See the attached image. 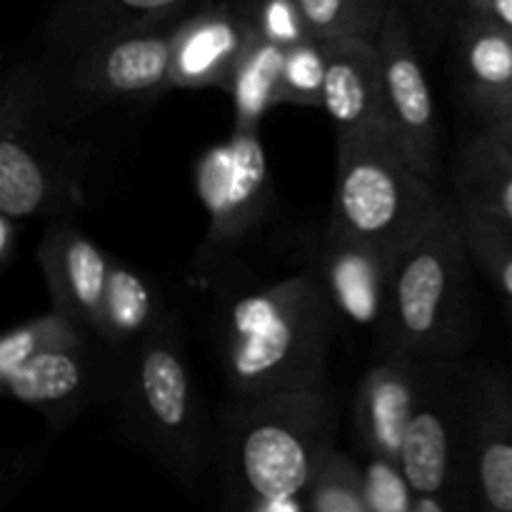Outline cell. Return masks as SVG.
<instances>
[{
	"instance_id": "cell-13",
	"label": "cell",
	"mask_w": 512,
	"mask_h": 512,
	"mask_svg": "<svg viewBox=\"0 0 512 512\" xmlns=\"http://www.w3.org/2000/svg\"><path fill=\"white\" fill-rule=\"evenodd\" d=\"M38 265L50 303L85 333L98 335L113 258L68 220H55L38 245Z\"/></svg>"
},
{
	"instance_id": "cell-11",
	"label": "cell",
	"mask_w": 512,
	"mask_h": 512,
	"mask_svg": "<svg viewBox=\"0 0 512 512\" xmlns=\"http://www.w3.org/2000/svg\"><path fill=\"white\" fill-rule=\"evenodd\" d=\"M173 30L168 23L103 40L68 60V90L90 105L140 100L170 90Z\"/></svg>"
},
{
	"instance_id": "cell-10",
	"label": "cell",
	"mask_w": 512,
	"mask_h": 512,
	"mask_svg": "<svg viewBox=\"0 0 512 512\" xmlns=\"http://www.w3.org/2000/svg\"><path fill=\"white\" fill-rule=\"evenodd\" d=\"M113 355L120 353L93 335L85 343L45 350L0 385L5 395L35 408L55 430H63L100 403L113 385H120L123 363L113 365Z\"/></svg>"
},
{
	"instance_id": "cell-7",
	"label": "cell",
	"mask_w": 512,
	"mask_h": 512,
	"mask_svg": "<svg viewBox=\"0 0 512 512\" xmlns=\"http://www.w3.org/2000/svg\"><path fill=\"white\" fill-rule=\"evenodd\" d=\"M400 463L415 490V512L460 510L473 495L468 393L460 358L420 360L418 395Z\"/></svg>"
},
{
	"instance_id": "cell-8",
	"label": "cell",
	"mask_w": 512,
	"mask_h": 512,
	"mask_svg": "<svg viewBox=\"0 0 512 512\" xmlns=\"http://www.w3.org/2000/svg\"><path fill=\"white\" fill-rule=\"evenodd\" d=\"M193 178L195 193L208 213V248L223 250L243 243L268 218L273 183L260 128L235 125L228 140L200 155Z\"/></svg>"
},
{
	"instance_id": "cell-19",
	"label": "cell",
	"mask_w": 512,
	"mask_h": 512,
	"mask_svg": "<svg viewBox=\"0 0 512 512\" xmlns=\"http://www.w3.org/2000/svg\"><path fill=\"white\" fill-rule=\"evenodd\" d=\"M458 208L512 230V150L483 130L465 145L455 170Z\"/></svg>"
},
{
	"instance_id": "cell-32",
	"label": "cell",
	"mask_w": 512,
	"mask_h": 512,
	"mask_svg": "<svg viewBox=\"0 0 512 512\" xmlns=\"http://www.w3.org/2000/svg\"><path fill=\"white\" fill-rule=\"evenodd\" d=\"M20 238V218L0 210V265L8 268L15 255V245Z\"/></svg>"
},
{
	"instance_id": "cell-27",
	"label": "cell",
	"mask_w": 512,
	"mask_h": 512,
	"mask_svg": "<svg viewBox=\"0 0 512 512\" xmlns=\"http://www.w3.org/2000/svg\"><path fill=\"white\" fill-rule=\"evenodd\" d=\"M360 480L368 512H415V490L400 460L358 450Z\"/></svg>"
},
{
	"instance_id": "cell-18",
	"label": "cell",
	"mask_w": 512,
	"mask_h": 512,
	"mask_svg": "<svg viewBox=\"0 0 512 512\" xmlns=\"http://www.w3.org/2000/svg\"><path fill=\"white\" fill-rule=\"evenodd\" d=\"M190 0H58L45 20V45L68 63L83 50L138 30L158 28Z\"/></svg>"
},
{
	"instance_id": "cell-12",
	"label": "cell",
	"mask_w": 512,
	"mask_h": 512,
	"mask_svg": "<svg viewBox=\"0 0 512 512\" xmlns=\"http://www.w3.org/2000/svg\"><path fill=\"white\" fill-rule=\"evenodd\" d=\"M473 498L512 512V378L485 363L465 365Z\"/></svg>"
},
{
	"instance_id": "cell-26",
	"label": "cell",
	"mask_w": 512,
	"mask_h": 512,
	"mask_svg": "<svg viewBox=\"0 0 512 512\" xmlns=\"http://www.w3.org/2000/svg\"><path fill=\"white\" fill-rule=\"evenodd\" d=\"M458 210L475 265L483 268L512 308V230L473 210Z\"/></svg>"
},
{
	"instance_id": "cell-25",
	"label": "cell",
	"mask_w": 512,
	"mask_h": 512,
	"mask_svg": "<svg viewBox=\"0 0 512 512\" xmlns=\"http://www.w3.org/2000/svg\"><path fill=\"white\" fill-rule=\"evenodd\" d=\"M303 503L308 512H368L358 458L333 445L315 465Z\"/></svg>"
},
{
	"instance_id": "cell-16",
	"label": "cell",
	"mask_w": 512,
	"mask_h": 512,
	"mask_svg": "<svg viewBox=\"0 0 512 512\" xmlns=\"http://www.w3.org/2000/svg\"><path fill=\"white\" fill-rule=\"evenodd\" d=\"M325 45L323 110L338 133H390L378 45L360 38Z\"/></svg>"
},
{
	"instance_id": "cell-4",
	"label": "cell",
	"mask_w": 512,
	"mask_h": 512,
	"mask_svg": "<svg viewBox=\"0 0 512 512\" xmlns=\"http://www.w3.org/2000/svg\"><path fill=\"white\" fill-rule=\"evenodd\" d=\"M120 420L130 438L180 485L208 470L215 433L190 370L178 315L145 335L123 358Z\"/></svg>"
},
{
	"instance_id": "cell-14",
	"label": "cell",
	"mask_w": 512,
	"mask_h": 512,
	"mask_svg": "<svg viewBox=\"0 0 512 512\" xmlns=\"http://www.w3.org/2000/svg\"><path fill=\"white\" fill-rule=\"evenodd\" d=\"M395 260L388 250L325 230L315 273L323 280L340 320L383 338Z\"/></svg>"
},
{
	"instance_id": "cell-15",
	"label": "cell",
	"mask_w": 512,
	"mask_h": 512,
	"mask_svg": "<svg viewBox=\"0 0 512 512\" xmlns=\"http://www.w3.org/2000/svg\"><path fill=\"white\" fill-rule=\"evenodd\" d=\"M248 38L250 28L235 0L210 3L180 20L173 30L170 90H225Z\"/></svg>"
},
{
	"instance_id": "cell-1",
	"label": "cell",
	"mask_w": 512,
	"mask_h": 512,
	"mask_svg": "<svg viewBox=\"0 0 512 512\" xmlns=\"http://www.w3.org/2000/svg\"><path fill=\"white\" fill-rule=\"evenodd\" d=\"M338 320L315 270L235 295L220 315L218 333L228 398L323 385Z\"/></svg>"
},
{
	"instance_id": "cell-5",
	"label": "cell",
	"mask_w": 512,
	"mask_h": 512,
	"mask_svg": "<svg viewBox=\"0 0 512 512\" xmlns=\"http://www.w3.org/2000/svg\"><path fill=\"white\" fill-rule=\"evenodd\" d=\"M45 75L23 63L3 80L0 210L15 218L68 215L83 203L85 150L50 128Z\"/></svg>"
},
{
	"instance_id": "cell-21",
	"label": "cell",
	"mask_w": 512,
	"mask_h": 512,
	"mask_svg": "<svg viewBox=\"0 0 512 512\" xmlns=\"http://www.w3.org/2000/svg\"><path fill=\"white\" fill-rule=\"evenodd\" d=\"M168 318L155 285L138 270L113 260L100 310L98 338L118 353H125Z\"/></svg>"
},
{
	"instance_id": "cell-28",
	"label": "cell",
	"mask_w": 512,
	"mask_h": 512,
	"mask_svg": "<svg viewBox=\"0 0 512 512\" xmlns=\"http://www.w3.org/2000/svg\"><path fill=\"white\" fill-rule=\"evenodd\" d=\"M325 85V45L308 38L303 43L285 48L283 68V100L285 105L323 108Z\"/></svg>"
},
{
	"instance_id": "cell-33",
	"label": "cell",
	"mask_w": 512,
	"mask_h": 512,
	"mask_svg": "<svg viewBox=\"0 0 512 512\" xmlns=\"http://www.w3.org/2000/svg\"><path fill=\"white\" fill-rule=\"evenodd\" d=\"M483 120H485V130L512 150V110H500V113L483 115Z\"/></svg>"
},
{
	"instance_id": "cell-30",
	"label": "cell",
	"mask_w": 512,
	"mask_h": 512,
	"mask_svg": "<svg viewBox=\"0 0 512 512\" xmlns=\"http://www.w3.org/2000/svg\"><path fill=\"white\" fill-rule=\"evenodd\" d=\"M418 15H423L425 23L435 30V33H443V28L448 25V20L455 18V13H463L465 0H413Z\"/></svg>"
},
{
	"instance_id": "cell-17",
	"label": "cell",
	"mask_w": 512,
	"mask_h": 512,
	"mask_svg": "<svg viewBox=\"0 0 512 512\" xmlns=\"http://www.w3.org/2000/svg\"><path fill=\"white\" fill-rule=\"evenodd\" d=\"M420 360L385 353L363 375L353 400L355 438L363 450L400 460L418 395Z\"/></svg>"
},
{
	"instance_id": "cell-20",
	"label": "cell",
	"mask_w": 512,
	"mask_h": 512,
	"mask_svg": "<svg viewBox=\"0 0 512 512\" xmlns=\"http://www.w3.org/2000/svg\"><path fill=\"white\" fill-rule=\"evenodd\" d=\"M458 28V60L465 93L478 113L488 110L512 80V30L493 20L463 13Z\"/></svg>"
},
{
	"instance_id": "cell-31",
	"label": "cell",
	"mask_w": 512,
	"mask_h": 512,
	"mask_svg": "<svg viewBox=\"0 0 512 512\" xmlns=\"http://www.w3.org/2000/svg\"><path fill=\"white\" fill-rule=\"evenodd\" d=\"M463 13L480 15L500 28L512 30V0H465Z\"/></svg>"
},
{
	"instance_id": "cell-29",
	"label": "cell",
	"mask_w": 512,
	"mask_h": 512,
	"mask_svg": "<svg viewBox=\"0 0 512 512\" xmlns=\"http://www.w3.org/2000/svg\"><path fill=\"white\" fill-rule=\"evenodd\" d=\"M235 5L255 35L280 48H293L313 38L295 0H235Z\"/></svg>"
},
{
	"instance_id": "cell-2",
	"label": "cell",
	"mask_w": 512,
	"mask_h": 512,
	"mask_svg": "<svg viewBox=\"0 0 512 512\" xmlns=\"http://www.w3.org/2000/svg\"><path fill=\"white\" fill-rule=\"evenodd\" d=\"M338 410L328 383L260 398H230L218 445L230 495L248 510H305L318 460L335 445Z\"/></svg>"
},
{
	"instance_id": "cell-23",
	"label": "cell",
	"mask_w": 512,
	"mask_h": 512,
	"mask_svg": "<svg viewBox=\"0 0 512 512\" xmlns=\"http://www.w3.org/2000/svg\"><path fill=\"white\" fill-rule=\"evenodd\" d=\"M310 35L320 43L360 38L375 43L388 15L390 0H295Z\"/></svg>"
},
{
	"instance_id": "cell-24",
	"label": "cell",
	"mask_w": 512,
	"mask_h": 512,
	"mask_svg": "<svg viewBox=\"0 0 512 512\" xmlns=\"http://www.w3.org/2000/svg\"><path fill=\"white\" fill-rule=\"evenodd\" d=\"M88 338H93V335L85 333L83 328H78L73 320L65 318L55 308L43 315H35V318L10 328L0 340V380L13 375L15 370H20L45 350L78 345Z\"/></svg>"
},
{
	"instance_id": "cell-6",
	"label": "cell",
	"mask_w": 512,
	"mask_h": 512,
	"mask_svg": "<svg viewBox=\"0 0 512 512\" xmlns=\"http://www.w3.org/2000/svg\"><path fill=\"white\" fill-rule=\"evenodd\" d=\"M443 203L433 180L408 163L393 135L338 133L328 233L375 245L398 258Z\"/></svg>"
},
{
	"instance_id": "cell-9",
	"label": "cell",
	"mask_w": 512,
	"mask_h": 512,
	"mask_svg": "<svg viewBox=\"0 0 512 512\" xmlns=\"http://www.w3.org/2000/svg\"><path fill=\"white\" fill-rule=\"evenodd\" d=\"M375 45L383 63L390 135L403 150L408 163L420 175L435 180L440 163L438 115H435L433 90L425 75L423 58H420L408 13L400 0H390L388 15H385Z\"/></svg>"
},
{
	"instance_id": "cell-34",
	"label": "cell",
	"mask_w": 512,
	"mask_h": 512,
	"mask_svg": "<svg viewBox=\"0 0 512 512\" xmlns=\"http://www.w3.org/2000/svg\"><path fill=\"white\" fill-rule=\"evenodd\" d=\"M500 110H512V80H510V85H508V90H505L503 95H500L498 100H495L493 105H490L488 110H483V113L480 115H490V113H500Z\"/></svg>"
},
{
	"instance_id": "cell-3",
	"label": "cell",
	"mask_w": 512,
	"mask_h": 512,
	"mask_svg": "<svg viewBox=\"0 0 512 512\" xmlns=\"http://www.w3.org/2000/svg\"><path fill=\"white\" fill-rule=\"evenodd\" d=\"M473 263L458 205L445 200L395 260L380 355L460 358L478 323Z\"/></svg>"
},
{
	"instance_id": "cell-22",
	"label": "cell",
	"mask_w": 512,
	"mask_h": 512,
	"mask_svg": "<svg viewBox=\"0 0 512 512\" xmlns=\"http://www.w3.org/2000/svg\"><path fill=\"white\" fill-rule=\"evenodd\" d=\"M283 68L285 48L260 38L250 30V38L235 63L225 93L233 100L235 125L260 128L265 115L283 100Z\"/></svg>"
}]
</instances>
